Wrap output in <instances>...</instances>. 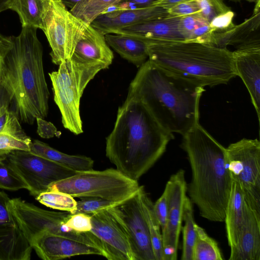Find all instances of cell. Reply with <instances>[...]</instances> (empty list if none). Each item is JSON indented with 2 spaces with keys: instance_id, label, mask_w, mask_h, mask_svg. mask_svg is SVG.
<instances>
[{
  "instance_id": "bcb514c9",
  "label": "cell",
  "mask_w": 260,
  "mask_h": 260,
  "mask_svg": "<svg viewBox=\"0 0 260 260\" xmlns=\"http://www.w3.org/2000/svg\"><path fill=\"white\" fill-rule=\"evenodd\" d=\"M158 0H124L123 1L132 4L137 7H146L152 6Z\"/></svg>"
},
{
  "instance_id": "b9f144b4",
  "label": "cell",
  "mask_w": 260,
  "mask_h": 260,
  "mask_svg": "<svg viewBox=\"0 0 260 260\" xmlns=\"http://www.w3.org/2000/svg\"><path fill=\"white\" fill-rule=\"evenodd\" d=\"M13 94L11 89L3 82L0 83V111L4 107L9 108L12 103Z\"/></svg>"
},
{
  "instance_id": "d4e9b609",
  "label": "cell",
  "mask_w": 260,
  "mask_h": 260,
  "mask_svg": "<svg viewBox=\"0 0 260 260\" xmlns=\"http://www.w3.org/2000/svg\"><path fill=\"white\" fill-rule=\"evenodd\" d=\"M105 37L110 47L123 58L138 67L148 58L147 45L142 39L116 34H107Z\"/></svg>"
},
{
  "instance_id": "44dd1931",
  "label": "cell",
  "mask_w": 260,
  "mask_h": 260,
  "mask_svg": "<svg viewBox=\"0 0 260 260\" xmlns=\"http://www.w3.org/2000/svg\"><path fill=\"white\" fill-rule=\"evenodd\" d=\"M229 260H260V215L249 206L245 224Z\"/></svg>"
},
{
  "instance_id": "d6a6232c",
  "label": "cell",
  "mask_w": 260,
  "mask_h": 260,
  "mask_svg": "<svg viewBox=\"0 0 260 260\" xmlns=\"http://www.w3.org/2000/svg\"><path fill=\"white\" fill-rule=\"evenodd\" d=\"M0 188L9 190L28 189L26 183L3 156L0 157Z\"/></svg>"
},
{
  "instance_id": "9a60e30c",
  "label": "cell",
  "mask_w": 260,
  "mask_h": 260,
  "mask_svg": "<svg viewBox=\"0 0 260 260\" xmlns=\"http://www.w3.org/2000/svg\"><path fill=\"white\" fill-rule=\"evenodd\" d=\"M166 184L169 189L168 217L161 231L162 249L172 248L177 252L179 236L183 221L184 203L187 198V183L182 169L171 175Z\"/></svg>"
},
{
  "instance_id": "ba28073f",
  "label": "cell",
  "mask_w": 260,
  "mask_h": 260,
  "mask_svg": "<svg viewBox=\"0 0 260 260\" xmlns=\"http://www.w3.org/2000/svg\"><path fill=\"white\" fill-rule=\"evenodd\" d=\"M226 149L232 180L239 185L248 206L260 215V142L243 138Z\"/></svg>"
},
{
  "instance_id": "60d3db41",
  "label": "cell",
  "mask_w": 260,
  "mask_h": 260,
  "mask_svg": "<svg viewBox=\"0 0 260 260\" xmlns=\"http://www.w3.org/2000/svg\"><path fill=\"white\" fill-rule=\"evenodd\" d=\"M36 120L38 125L37 133L40 137L43 138H50L55 135L56 129L51 123L41 118H37Z\"/></svg>"
},
{
  "instance_id": "cb8c5ba5",
  "label": "cell",
  "mask_w": 260,
  "mask_h": 260,
  "mask_svg": "<svg viewBox=\"0 0 260 260\" xmlns=\"http://www.w3.org/2000/svg\"><path fill=\"white\" fill-rule=\"evenodd\" d=\"M29 151L76 172L93 169L94 161L90 157L64 153L38 140L31 142Z\"/></svg>"
},
{
  "instance_id": "4316f807",
  "label": "cell",
  "mask_w": 260,
  "mask_h": 260,
  "mask_svg": "<svg viewBox=\"0 0 260 260\" xmlns=\"http://www.w3.org/2000/svg\"><path fill=\"white\" fill-rule=\"evenodd\" d=\"M49 2L50 0H10L7 7L8 9L18 14L22 27L42 29Z\"/></svg>"
},
{
  "instance_id": "f35d334b",
  "label": "cell",
  "mask_w": 260,
  "mask_h": 260,
  "mask_svg": "<svg viewBox=\"0 0 260 260\" xmlns=\"http://www.w3.org/2000/svg\"><path fill=\"white\" fill-rule=\"evenodd\" d=\"M172 16L183 17L201 13L199 6L196 0H189L180 3L168 10Z\"/></svg>"
},
{
  "instance_id": "5b68a950",
  "label": "cell",
  "mask_w": 260,
  "mask_h": 260,
  "mask_svg": "<svg viewBox=\"0 0 260 260\" xmlns=\"http://www.w3.org/2000/svg\"><path fill=\"white\" fill-rule=\"evenodd\" d=\"M142 40L151 62L199 86L226 84L237 76L233 51L227 48L185 40Z\"/></svg>"
},
{
  "instance_id": "3957f363",
  "label": "cell",
  "mask_w": 260,
  "mask_h": 260,
  "mask_svg": "<svg viewBox=\"0 0 260 260\" xmlns=\"http://www.w3.org/2000/svg\"><path fill=\"white\" fill-rule=\"evenodd\" d=\"M204 87L174 76L149 59L131 81L127 96L142 101L169 132L183 135L199 122Z\"/></svg>"
},
{
  "instance_id": "8fae6325",
  "label": "cell",
  "mask_w": 260,
  "mask_h": 260,
  "mask_svg": "<svg viewBox=\"0 0 260 260\" xmlns=\"http://www.w3.org/2000/svg\"><path fill=\"white\" fill-rule=\"evenodd\" d=\"M143 186L133 196L108 209L126 234L134 260H155L142 202Z\"/></svg>"
},
{
  "instance_id": "d6986e66",
  "label": "cell",
  "mask_w": 260,
  "mask_h": 260,
  "mask_svg": "<svg viewBox=\"0 0 260 260\" xmlns=\"http://www.w3.org/2000/svg\"><path fill=\"white\" fill-rule=\"evenodd\" d=\"M71 58L81 62H101L109 67L113 62L114 54L106 42L105 35L89 24L78 42Z\"/></svg>"
},
{
  "instance_id": "836d02e7",
  "label": "cell",
  "mask_w": 260,
  "mask_h": 260,
  "mask_svg": "<svg viewBox=\"0 0 260 260\" xmlns=\"http://www.w3.org/2000/svg\"><path fill=\"white\" fill-rule=\"evenodd\" d=\"M80 199V201L77 202L75 213H83L92 215L114 207L121 203L96 197Z\"/></svg>"
},
{
  "instance_id": "e0dca14e",
  "label": "cell",
  "mask_w": 260,
  "mask_h": 260,
  "mask_svg": "<svg viewBox=\"0 0 260 260\" xmlns=\"http://www.w3.org/2000/svg\"><path fill=\"white\" fill-rule=\"evenodd\" d=\"M252 15L243 23L224 31L215 32L214 45L227 48L234 46L236 50L260 47V0H256Z\"/></svg>"
},
{
  "instance_id": "1f68e13d",
  "label": "cell",
  "mask_w": 260,
  "mask_h": 260,
  "mask_svg": "<svg viewBox=\"0 0 260 260\" xmlns=\"http://www.w3.org/2000/svg\"><path fill=\"white\" fill-rule=\"evenodd\" d=\"M36 199L42 204L56 210L75 214L77 201L70 194L57 190H47L40 193Z\"/></svg>"
},
{
  "instance_id": "7a4b0ae2",
  "label": "cell",
  "mask_w": 260,
  "mask_h": 260,
  "mask_svg": "<svg viewBox=\"0 0 260 260\" xmlns=\"http://www.w3.org/2000/svg\"><path fill=\"white\" fill-rule=\"evenodd\" d=\"M182 136L181 147L191 170L188 198L202 217L223 222L232 183L226 149L199 122Z\"/></svg>"
},
{
  "instance_id": "681fc988",
  "label": "cell",
  "mask_w": 260,
  "mask_h": 260,
  "mask_svg": "<svg viewBox=\"0 0 260 260\" xmlns=\"http://www.w3.org/2000/svg\"><path fill=\"white\" fill-rule=\"evenodd\" d=\"M3 60H0V83L2 80Z\"/></svg>"
},
{
  "instance_id": "30bf717a",
  "label": "cell",
  "mask_w": 260,
  "mask_h": 260,
  "mask_svg": "<svg viewBox=\"0 0 260 260\" xmlns=\"http://www.w3.org/2000/svg\"><path fill=\"white\" fill-rule=\"evenodd\" d=\"M3 156L36 198L47 191L52 184L77 172L29 151L14 150Z\"/></svg>"
},
{
  "instance_id": "7bdbcfd3",
  "label": "cell",
  "mask_w": 260,
  "mask_h": 260,
  "mask_svg": "<svg viewBox=\"0 0 260 260\" xmlns=\"http://www.w3.org/2000/svg\"><path fill=\"white\" fill-rule=\"evenodd\" d=\"M12 44V36H5L0 32V60H3Z\"/></svg>"
},
{
  "instance_id": "f1b7e54d",
  "label": "cell",
  "mask_w": 260,
  "mask_h": 260,
  "mask_svg": "<svg viewBox=\"0 0 260 260\" xmlns=\"http://www.w3.org/2000/svg\"><path fill=\"white\" fill-rule=\"evenodd\" d=\"M144 215L147 222L155 260H162V240L161 228L153 209V203L144 188L142 193Z\"/></svg>"
},
{
  "instance_id": "f546056e",
  "label": "cell",
  "mask_w": 260,
  "mask_h": 260,
  "mask_svg": "<svg viewBox=\"0 0 260 260\" xmlns=\"http://www.w3.org/2000/svg\"><path fill=\"white\" fill-rule=\"evenodd\" d=\"M124 0H81L70 10L74 16L83 22L90 24L100 15L111 7L122 3Z\"/></svg>"
},
{
  "instance_id": "ab89813d",
  "label": "cell",
  "mask_w": 260,
  "mask_h": 260,
  "mask_svg": "<svg viewBox=\"0 0 260 260\" xmlns=\"http://www.w3.org/2000/svg\"><path fill=\"white\" fill-rule=\"evenodd\" d=\"M10 200L6 193L0 191V226L15 220L10 209Z\"/></svg>"
},
{
  "instance_id": "c3c4849f",
  "label": "cell",
  "mask_w": 260,
  "mask_h": 260,
  "mask_svg": "<svg viewBox=\"0 0 260 260\" xmlns=\"http://www.w3.org/2000/svg\"><path fill=\"white\" fill-rule=\"evenodd\" d=\"M10 0H0V13L8 9L7 4Z\"/></svg>"
},
{
  "instance_id": "8992f818",
  "label": "cell",
  "mask_w": 260,
  "mask_h": 260,
  "mask_svg": "<svg viewBox=\"0 0 260 260\" xmlns=\"http://www.w3.org/2000/svg\"><path fill=\"white\" fill-rule=\"evenodd\" d=\"M58 66L57 71L49 74L54 100L64 127L78 135L83 132L80 105L84 90L99 72L109 67L101 62H81L72 58Z\"/></svg>"
},
{
  "instance_id": "f907efd6",
  "label": "cell",
  "mask_w": 260,
  "mask_h": 260,
  "mask_svg": "<svg viewBox=\"0 0 260 260\" xmlns=\"http://www.w3.org/2000/svg\"><path fill=\"white\" fill-rule=\"evenodd\" d=\"M231 1H233L234 2L246 1V2H250V3H255L256 1V0H231Z\"/></svg>"
},
{
  "instance_id": "ac0fdd59",
  "label": "cell",
  "mask_w": 260,
  "mask_h": 260,
  "mask_svg": "<svg viewBox=\"0 0 260 260\" xmlns=\"http://www.w3.org/2000/svg\"><path fill=\"white\" fill-rule=\"evenodd\" d=\"M235 69L245 85L260 120V47L233 51Z\"/></svg>"
},
{
  "instance_id": "83f0119b",
  "label": "cell",
  "mask_w": 260,
  "mask_h": 260,
  "mask_svg": "<svg viewBox=\"0 0 260 260\" xmlns=\"http://www.w3.org/2000/svg\"><path fill=\"white\" fill-rule=\"evenodd\" d=\"M194 226L196 238L192 250V260H223V255L216 241L197 223Z\"/></svg>"
},
{
  "instance_id": "6da1fadb",
  "label": "cell",
  "mask_w": 260,
  "mask_h": 260,
  "mask_svg": "<svg viewBox=\"0 0 260 260\" xmlns=\"http://www.w3.org/2000/svg\"><path fill=\"white\" fill-rule=\"evenodd\" d=\"M174 138L142 101L127 96L106 137V155L118 171L138 181L162 155Z\"/></svg>"
},
{
  "instance_id": "ffe728a7",
  "label": "cell",
  "mask_w": 260,
  "mask_h": 260,
  "mask_svg": "<svg viewBox=\"0 0 260 260\" xmlns=\"http://www.w3.org/2000/svg\"><path fill=\"white\" fill-rule=\"evenodd\" d=\"M181 17L169 15L114 30L111 34H121L140 39L184 40L178 29Z\"/></svg>"
},
{
  "instance_id": "8d00e7d4",
  "label": "cell",
  "mask_w": 260,
  "mask_h": 260,
  "mask_svg": "<svg viewBox=\"0 0 260 260\" xmlns=\"http://www.w3.org/2000/svg\"><path fill=\"white\" fill-rule=\"evenodd\" d=\"M169 189L166 184L161 196L153 204V209L161 228V231L165 226L168 217Z\"/></svg>"
},
{
  "instance_id": "7c38bea8",
  "label": "cell",
  "mask_w": 260,
  "mask_h": 260,
  "mask_svg": "<svg viewBox=\"0 0 260 260\" xmlns=\"http://www.w3.org/2000/svg\"><path fill=\"white\" fill-rule=\"evenodd\" d=\"M39 257L57 260L84 254L105 256L102 244L91 232L64 235L44 232L30 243Z\"/></svg>"
},
{
  "instance_id": "484cf974",
  "label": "cell",
  "mask_w": 260,
  "mask_h": 260,
  "mask_svg": "<svg viewBox=\"0 0 260 260\" xmlns=\"http://www.w3.org/2000/svg\"><path fill=\"white\" fill-rule=\"evenodd\" d=\"M31 142L14 112L9 111L5 125L0 132V157L14 150L29 151Z\"/></svg>"
},
{
  "instance_id": "277c9868",
  "label": "cell",
  "mask_w": 260,
  "mask_h": 260,
  "mask_svg": "<svg viewBox=\"0 0 260 260\" xmlns=\"http://www.w3.org/2000/svg\"><path fill=\"white\" fill-rule=\"evenodd\" d=\"M37 30L22 27L18 36H12V46L3 59L2 81L12 91L13 112L28 124H33L37 118L44 119L49 110L50 93Z\"/></svg>"
},
{
  "instance_id": "d590c367",
  "label": "cell",
  "mask_w": 260,
  "mask_h": 260,
  "mask_svg": "<svg viewBox=\"0 0 260 260\" xmlns=\"http://www.w3.org/2000/svg\"><path fill=\"white\" fill-rule=\"evenodd\" d=\"M91 217L92 215L83 213L72 214L65 224L77 233H86L91 230Z\"/></svg>"
},
{
  "instance_id": "4fadbf2b",
  "label": "cell",
  "mask_w": 260,
  "mask_h": 260,
  "mask_svg": "<svg viewBox=\"0 0 260 260\" xmlns=\"http://www.w3.org/2000/svg\"><path fill=\"white\" fill-rule=\"evenodd\" d=\"M10 209L30 243L44 232L64 235L77 233L65 224L72 214L69 212L46 210L19 198L10 200Z\"/></svg>"
},
{
  "instance_id": "7dc6e473",
  "label": "cell",
  "mask_w": 260,
  "mask_h": 260,
  "mask_svg": "<svg viewBox=\"0 0 260 260\" xmlns=\"http://www.w3.org/2000/svg\"><path fill=\"white\" fill-rule=\"evenodd\" d=\"M61 3L67 7L72 9L81 0H60Z\"/></svg>"
},
{
  "instance_id": "f6af8a7d",
  "label": "cell",
  "mask_w": 260,
  "mask_h": 260,
  "mask_svg": "<svg viewBox=\"0 0 260 260\" xmlns=\"http://www.w3.org/2000/svg\"><path fill=\"white\" fill-rule=\"evenodd\" d=\"M207 1L214 7L218 14L231 10V8L226 6L222 0Z\"/></svg>"
},
{
  "instance_id": "52a82bcc",
  "label": "cell",
  "mask_w": 260,
  "mask_h": 260,
  "mask_svg": "<svg viewBox=\"0 0 260 260\" xmlns=\"http://www.w3.org/2000/svg\"><path fill=\"white\" fill-rule=\"evenodd\" d=\"M140 186L116 169L77 172L75 175L56 182L48 190H57L74 198L96 197L122 203L135 195Z\"/></svg>"
},
{
  "instance_id": "5bb4252c",
  "label": "cell",
  "mask_w": 260,
  "mask_h": 260,
  "mask_svg": "<svg viewBox=\"0 0 260 260\" xmlns=\"http://www.w3.org/2000/svg\"><path fill=\"white\" fill-rule=\"evenodd\" d=\"M90 232L100 241L109 260H134L128 237L109 211L92 214Z\"/></svg>"
},
{
  "instance_id": "9c48e42d",
  "label": "cell",
  "mask_w": 260,
  "mask_h": 260,
  "mask_svg": "<svg viewBox=\"0 0 260 260\" xmlns=\"http://www.w3.org/2000/svg\"><path fill=\"white\" fill-rule=\"evenodd\" d=\"M88 25L72 14L60 0H50L42 30L51 47L53 63L59 65L71 58Z\"/></svg>"
},
{
  "instance_id": "74e56055",
  "label": "cell",
  "mask_w": 260,
  "mask_h": 260,
  "mask_svg": "<svg viewBox=\"0 0 260 260\" xmlns=\"http://www.w3.org/2000/svg\"><path fill=\"white\" fill-rule=\"evenodd\" d=\"M234 16L235 14L232 10L217 15L209 22L212 30L221 32L233 28L235 25L233 22Z\"/></svg>"
},
{
  "instance_id": "ee69618b",
  "label": "cell",
  "mask_w": 260,
  "mask_h": 260,
  "mask_svg": "<svg viewBox=\"0 0 260 260\" xmlns=\"http://www.w3.org/2000/svg\"><path fill=\"white\" fill-rule=\"evenodd\" d=\"M189 0H158L152 6H157L168 10L177 4Z\"/></svg>"
},
{
  "instance_id": "e575fe53",
  "label": "cell",
  "mask_w": 260,
  "mask_h": 260,
  "mask_svg": "<svg viewBox=\"0 0 260 260\" xmlns=\"http://www.w3.org/2000/svg\"><path fill=\"white\" fill-rule=\"evenodd\" d=\"M209 23L205 18L200 14H194L181 17L179 24V31L184 40H188L191 34L197 27Z\"/></svg>"
},
{
  "instance_id": "4dcf8cb0",
  "label": "cell",
  "mask_w": 260,
  "mask_h": 260,
  "mask_svg": "<svg viewBox=\"0 0 260 260\" xmlns=\"http://www.w3.org/2000/svg\"><path fill=\"white\" fill-rule=\"evenodd\" d=\"M183 244L181 259L192 260V250L196 238V223L193 217L192 203L188 197L186 198L183 212Z\"/></svg>"
},
{
  "instance_id": "603a6c76",
  "label": "cell",
  "mask_w": 260,
  "mask_h": 260,
  "mask_svg": "<svg viewBox=\"0 0 260 260\" xmlns=\"http://www.w3.org/2000/svg\"><path fill=\"white\" fill-rule=\"evenodd\" d=\"M32 249L16 220L0 226V260H29Z\"/></svg>"
},
{
  "instance_id": "2e32d148",
  "label": "cell",
  "mask_w": 260,
  "mask_h": 260,
  "mask_svg": "<svg viewBox=\"0 0 260 260\" xmlns=\"http://www.w3.org/2000/svg\"><path fill=\"white\" fill-rule=\"evenodd\" d=\"M168 10L157 6L121 8L106 11L96 17L90 24L103 34L126 26L161 19L169 16Z\"/></svg>"
},
{
  "instance_id": "7402d4cb",
  "label": "cell",
  "mask_w": 260,
  "mask_h": 260,
  "mask_svg": "<svg viewBox=\"0 0 260 260\" xmlns=\"http://www.w3.org/2000/svg\"><path fill=\"white\" fill-rule=\"evenodd\" d=\"M248 208V206L239 185L232 180L224 221L230 248L237 243L245 224Z\"/></svg>"
}]
</instances>
